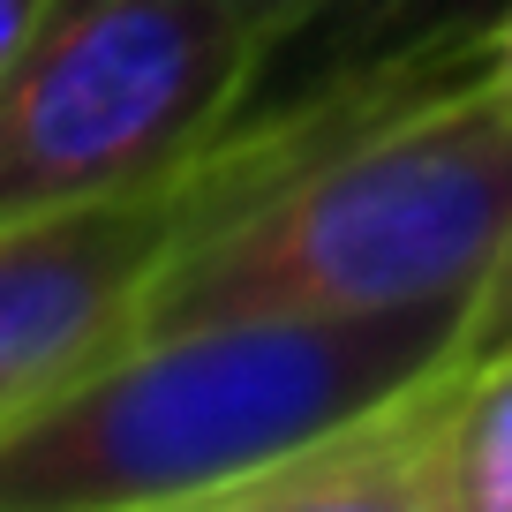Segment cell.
<instances>
[{
  "label": "cell",
  "mask_w": 512,
  "mask_h": 512,
  "mask_svg": "<svg viewBox=\"0 0 512 512\" xmlns=\"http://www.w3.org/2000/svg\"><path fill=\"white\" fill-rule=\"evenodd\" d=\"M482 68H490V83L512 98V0L482 23Z\"/></svg>",
  "instance_id": "ba28073f"
},
{
  "label": "cell",
  "mask_w": 512,
  "mask_h": 512,
  "mask_svg": "<svg viewBox=\"0 0 512 512\" xmlns=\"http://www.w3.org/2000/svg\"><path fill=\"white\" fill-rule=\"evenodd\" d=\"M445 377L415 400L339 430L332 445L249 482L226 512H430V407Z\"/></svg>",
  "instance_id": "5b68a950"
},
{
  "label": "cell",
  "mask_w": 512,
  "mask_h": 512,
  "mask_svg": "<svg viewBox=\"0 0 512 512\" xmlns=\"http://www.w3.org/2000/svg\"><path fill=\"white\" fill-rule=\"evenodd\" d=\"M430 512H512V354L452 369L437 392Z\"/></svg>",
  "instance_id": "8992f818"
},
{
  "label": "cell",
  "mask_w": 512,
  "mask_h": 512,
  "mask_svg": "<svg viewBox=\"0 0 512 512\" xmlns=\"http://www.w3.org/2000/svg\"><path fill=\"white\" fill-rule=\"evenodd\" d=\"M475 294L128 332L0 422V512H226L249 482L452 377Z\"/></svg>",
  "instance_id": "7a4b0ae2"
},
{
  "label": "cell",
  "mask_w": 512,
  "mask_h": 512,
  "mask_svg": "<svg viewBox=\"0 0 512 512\" xmlns=\"http://www.w3.org/2000/svg\"><path fill=\"white\" fill-rule=\"evenodd\" d=\"M317 8H324V16H332V8H339V0H317Z\"/></svg>",
  "instance_id": "30bf717a"
},
{
  "label": "cell",
  "mask_w": 512,
  "mask_h": 512,
  "mask_svg": "<svg viewBox=\"0 0 512 512\" xmlns=\"http://www.w3.org/2000/svg\"><path fill=\"white\" fill-rule=\"evenodd\" d=\"M317 16V0H46L0 61V219L189 166Z\"/></svg>",
  "instance_id": "3957f363"
},
{
  "label": "cell",
  "mask_w": 512,
  "mask_h": 512,
  "mask_svg": "<svg viewBox=\"0 0 512 512\" xmlns=\"http://www.w3.org/2000/svg\"><path fill=\"white\" fill-rule=\"evenodd\" d=\"M512 249V98L482 31L422 38L264 121V166L151 279L136 332L475 294Z\"/></svg>",
  "instance_id": "6da1fadb"
},
{
  "label": "cell",
  "mask_w": 512,
  "mask_h": 512,
  "mask_svg": "<svg viewBox=\"0 0 512 512\" xmlns=\"http://www.w3.org/2000/svg\"><path fill=\"white\" fill-rule=\"evenodd\" d=\"M490 354H512V249L490 264V279L475 294V324H467V362H490Z\"/></svg>",
  "instance_id": "52a82bcc"
},
{
  "label": "cell",
  "mask_w": 512,
  "mask_h": 512,
  "mask_svg": "<svg viewBox=\"0 0 512 512\" xmlns=\"http://www.w3.org/2000/svg\"><path fill=\"white\" fill-rule=\"evenodd\" d=\"M241 189V128L136 189L0 219V422L121 347L151 279Z\"/></svg>",
  "instance_id": "277c9868"
},
{
  "label": "cell",
  "mask_w": 512,
  "mask_h": 512,
  "mask_svg": "<svg viewBox=\"0 0 512 512\" xmlns=\"http://www.w3.org/2000/svg\"><path fill=\"white\" fill-rule=\"evenodd\" d=\"M38 8H46V0H0V61L23 46V31L38 23Z\"/></svg>",
  "instance_id": "9c48e42d"
}]
</instances>
